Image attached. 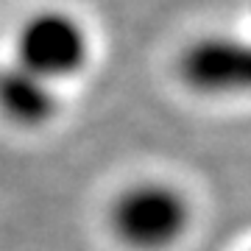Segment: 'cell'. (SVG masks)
Segmentation results:
<instances>
[{"label":"cell","mask_w":251,"mask_h":251,"mask_svg":"<svg viewBox=\"0 0 251 251\" xmlns=\"http://www.w3.org/2000/svg\"><path fill=\"white\" fill-rule=\"evenodd\" d=\"M106 226L126 251H171L193 226V204L173 181L140 179L115 193Z\"/></svg>","instance_id":"6da1fadb"},{"label":"cell","mask_w":251,"mask_h":251,"mask_svg":"<svg viewBox=\"0 0 251 251\" xmlns=\"http://www.w3.org/2000/svg\"><path fill=\"white\" fill-rule=\"evenodd\" d=\"M92 39L78 14L59 6H45L20 20L14 31V59L50 84H62L87 70Z\"/></svg>","instance_id":"7a4b0ae2"},{"label":"cell","mask_w":251,"mask_h":251,"mask_svg":"<svg viewBox=\"0 0 251 251\" xmlns=\"http://www.w3.org/2000/svg\"><path fill=\"white\" fill-rule=\"evenodd\" d=\"M181 84L206 98H251V39L234 34L196 36L176 62Z\"/></svg>","instance_id":"3957f363"},{"label":"cell","mask_w":251,"mask_h":251,"mask_svg":"<svg viewBox=\"0 0 251 251\" xmlns=\"http://www.w3.org/2000/svg\"><path fill=\"white\" fill-rule=\"evenodd\" d=\"M59 115L56 84L39 78L36 73L20 67L17 62L0 64V117L6 123L34 131L53 123Z\"/></svg>","instance_id":"277c9868"},{"label":"cell","mask_w":251,"mask_h":251,"mask_svg":"<svg viewBox=\"0 0 251 251\" xmlns=\"http://www.w3.org/2000/svg\"><path fill=\"white\" fill-rule=\"evenodd\" d=\"M249 251H251V249H249Z\"/></svg>","instance_id":"5b68a950"}]
</instances>
